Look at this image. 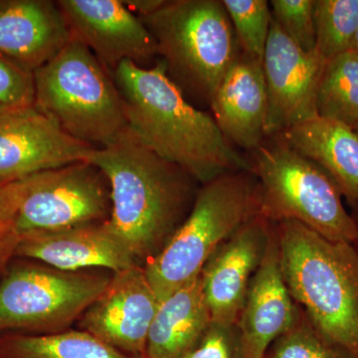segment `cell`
Segmentation results:
<instances>
[{
  "label": "cell",
  "instance_id": "7402d4cb",
  "mask_svg": "<svg viewBox=\"0 0 358 358\" xmlns=\"http://www.w3.org/2000/svg\"><path fill=\"white\" fill-rule=\"evenodd\" d=\"M317 117L355 129L358 122V53L346 51L324 64L317 86Z\"/></svg>",
  "mask_w": 358,
  "mask_h": 358
},
{
  "label": "cell",
  "instance_id": "7a4b0ae2",
  "mask_svg": "<svg viewBox=\"0 0 358 358\" xmlns=\"http://www.w3.org/2000/svg\"><path fill=\"white\" fill-rule=\"evenodd\" d=\"M89 162L109 181L112 210L108 225L145 264L157 255L183 222L196 195L197 181L136 140L128 128Z\"/></svg>",
  "mask_w": 358,
  "mask_h": 358
},
{
  "label": "cell",
  "instance_id": "5bb4252c",
  "mask_svg": "<svg viewBox=\"0 0 358 358\" xmlns=\"http://www.w3.org/2000/svg\"><path fill=\"white\" fill-rule=\"evenodd\" d=\"M273 222L254 216L223 242L208 259L200 277L211 322L236 324L250 282L262 262Z\"/></svg>",
  "mask_w": 358,
  "mask_h": 358
},
{
  "label": "cell",
  "instance_id": "4fadbf2b",
  "mask_svg": "<svg viewBox=\"0 0 358 358\" xmlns=\"http://www.w3.org/2000/svg\"><path fill=\"white\" fill-rule=\"evenodd\" d=\"M95 148L64 133L34 107L14 110L0 119V185L88 162Z\"/></svg>",
  "mask_w": 358,
  "mask_h": 358
},
{
  "label": "cell",
  "instance_id": "6da1fadb",
  "mask_svg": "<svg viewBox=\"0 0 358 358\" xmlns=\"http://www.w3.org/2000/svg\"><path fill=\"white\" fill-rule=\"evenodd\" d=\"M127 128L148 150L199 185L233 171H251V160L221 133L213 117L188 102L162 59L152 67L124 61L112 74Z\"/></svg>",
  "mask_w": 358,
  "mask_h": 358
},
{
  "label": "cell",
  "instance_id": "d6986e66",
  "mask_svg": "<svg viewBox=\"0 0 358 358\" xmlns=\"http://www.w3.org/2000/svg\"><path fill=\"white\" fill-rule=\"evenodd\" d=\"M278 136L320 164L336 181L348 205L358 200V136L352 128L317 117Z\"/></svg>",
  "mask_w": 358,
  "mask_h": 358
},
{
  "label": "cell",
  "instance_id": "1f68e13d",
  "mask_svg": "<svg viewBox=\"0 0 358 358\" xmlns=\"http://www.w3.org/2000/svg\"><path fill=\"white\" fill-rule=\"evenodd\" d=\"M20 110V109H11V108L4 107V106H0V119L1 117H6V115L10 114V113L14 112V110Z\"/></svg>",
  "mask_w": 358,
  "mask_h": 358
},
{
  "label": "cell",
  "instance_id": "8fae6325",
  "mask_svg": "<svg viewBox=\"0 0 358 358\" xmlns=\"http://www.w3.org/2000/svg\"><path fill=\"white\" fill-rule=\"evenodd\" d=\"M159 301L143 265L112 273L107 288L78 320L80 329L131 358H145Z\"/></svg>",
  "mask_w": 358,
  "mask_h": 358
},
{
  "label": "cell",
  "instance_id": "52a82bcc",
  "mask_svg": "<svg viewBox=\"0 0 358 358\" xmlns=\"http://www.w3.org/2000/svg\"><path fill=\"white\" fill-rule=\"evenodd\" d=\"M152 33L167 74L181 91L210 105L238 55L229 16L219 0H166L138 16Z\"/></svg>",
  "mask_w": 358,
  "mask_h": 358
},
{
  "label": "cell",
  "instance_id": "603a6c76",
  "mask_svg": "<svg viewBox=\"0 0 358 358\" xmlns=\"http://www.w3.org/2000/svg\"><path fill=\"white\" fill-rule=\"evenodd\" d=\"M315 51L324 60L352 50L358 31V0H315Z\"/></svg>",
  "mask_w": 358,
  "mask_h": 358
},
{
  "label": "cell",
  "instance_id": "9a60e30c",
  "mask_svg": "<svg viewBox=\"0 0 358 358\" xmlns=\"http://www.w3.org/2000/svg\"><path fill=\"white\" fill-rule=\"evenodd\" d=\"M300 310L282 277L273 223L265 255L250 282L237 320L245 358H264L273 341L293 327Z\"/></svg>",
  "mask_w": 358,
  "mask_h": 358
},
{
  "label": "cell",
  "instance_id": "484cf974",
  "mask_svg": "<svg viewBox=\"0 0 358 358\" xmlns=\"http://www.w3.org/2000/svg\"><path fill=\"white\" fill-rule=\"evenodd\" d=\"M273 20L306 52L315 50V0H272Z\"/></svg>",
  "mask_w": 358,
  "mask_h": 358
},
{
  "label": "cell",
  "instance_id": "83f0119b",
  "mask_svg": "<svg viewBox=\"0 0 358 358\" xmlns=\"http://www.w3.org/2000/svg\"><path fill=\"white\" fill-rule=\"evenodd\" d=\"M183 358H245L237 324L211 322Z\"/></svg>",
  "mask_w": 358,
  "mask_h": 358
},
{
  "label": "cell",
  "instance_id": "5b68a950",
  "mask_svg": "<svg viewBox=\"0 0 358 358\" xmlns=\"http://www.w3.org/2000/svg\"><path fill=\"white\" fill-rule=\"evenodd\" d=\"M259 214L273 223L293 220L334 242L355 244L358 230L333 178L281 136L253 152Z\"/></svg>",
  "mask_w": 358,
  "mask_h": 358
},
{
  "label": "cell",
  "instance_id": "3957f363",
  "mask_svg": "<svg viewBox=\"0 0 358 358\" xmlns=\"http://www.w3.org/2000/svg\"><path fill=\"white\" fill-rule=\"evenodd\" d=\"M275 224L289 294L320 333L358 358L357 249L296 221Z\"/></svg>",
  "mask_w": 358,
  "mask_h": 358
},
{
  "label": "cell",
  "instance_id": "30bf717a",
  "mask_svg": "<svg viewBox=\"0 0 358 358\" xmlns=\"http://www.w3.org/2000/svg\"><path fill=\"white\" fill-rule=\"evenodd\" d=\"M327 61L306 52L287 36L272 17L263 57L268 95L265 136H278L317 117V86Z\"/></svg>",
  "mask_w": 358,
  "mask_h": 358
},
{
  "label": "cell",
  "instance_id": "7c38bea8",
  "mask_svg": "<svg viewBox=\"0 0 358 358\" xmlns=\"http://www.w3.org/2000/svg\"><path fill=\"white\" fill-rule=\"evenodd\" d=\"M72 39L93 52L110 74L124 61L147 67L157 53L154 36L122 0H59Z\"/></svg>",
  "mask_w": 358,
  "mask_h": 358
},
{
  "label": "cell",
  "instance_id": "ba28073f",
  "mask_svg": "<svg viewBox=\"0 0 358 358\" xmlns=\"http://www.w3.org/2000/svg\"><path fill=\"white\" fill-rule=\"evenodd\" d=\"M112 274L39 264L7 268L0 281V334L67 331L107 288Z\"/></svg>",
  "mask_w": 358,
  "mask_h": 358
},
{
  "label": "cell",
  "instance_id": "ac0fdd59",
  "mask_svg": "<svg viewBox=\"0 0 358 358\" xmlns=\"http://www.w3.org/2000/svg\"><path fill=\"white\" fill-rule=\"evenodd\" d=\"M210 107L221 133L235 148L253 152L260 147L268 114L263 63L239 53L219 84Z\"/></svg>",
  "mask_w": 358,
  "mask_h": 358
},
{
  "label": "cell",
  "instance_id": "2e32d148",
  "mask_svg": "<svg viewBox=\"0 0 358 358\" xmlns=\"http://www.w3.org/2000/svg\"><path fill=\"white\" fill-rule=\"evenodd\" d=\"M15 257L67 272L103 268L115 273L138 264L107 221L28 233L20 237Z\"/></svg>",
  "mask_w": 358,
  "mask_h": 358
},
{
  "label": "cell",
  "instance_id": "cb8c5ba5",
  "mask_svg": "<svg viewBox=\"0 0 358 358\" xmlns=\"http://www.w3.org/2000/svg\"><path fill=\"white\" fill-rule=\"evenodd\" d=\"M237 43L247 57L263 63L272 13L266 0H222Z\"/></svg>",
  "mask_w": 358,
  "mask_h": 358
},
{
  "label": "cell",
  "instance_id": "d6a6232c",
  "mask_svg": "<svg viewBox=\"0 0 358 358\" xmlns=\"http://www.w3.org/2000/svg\"><path fill=\"white\" fill-rule=\"evenodd\" d=\"M352 50H355L358 53V31L357 33V36H355V42H353Z\"/></svg>",
  "mask_w": 358,
  "mask_h": 358
},
{
  "label": "cell",
  "instance_id": "f1b7e54d",
  "mask_svg": "<svg viewBox=\"0 0 358 358\" xmlns=\"http://www.w3.org/2000/svg\"><path fill=\"white\" fill-rule=\"evenodd\" d=\"M17 183L0 185V275H3L9 262L15 258L20 242L16 230Z\"/></svg>",
  "mask_w": 358,
  "mask_h": 358
},
{
  "label": "cell",
  "instance_id": "9c48e42d",
  "mask_svg": "<svg viewBox=\"0 0 358 358\" xmlns=\"http://www.w3.org/2000/svg\"><path fill=\"white\" fill-rule=\"evenodd\" d=\"M16 183L20 239L28 233L109 220V181L98 166L87 160L40 171Z\"/></svg>",
  "mask_w": 358,
  "mask_h": 358
},
{
  "label": "cell",
  "instance_id": "4dcf8cb0",
  "mask_svg": "<svg viewBox=\"0 0 358 358\" xmlns=\"http://www.w3.org/2000/svg\"><path fill=\"white\" fill-rule=\"evenodd\" d=\"M350 208H352V211H350V214H352V217L353 220H355V225H357V230H358V200L355 202V203H352V205H350ZM355 248L357 249L358 251V239L357 241L355 242Z\"/></svg>",
  "mask_w": 358,
  "mask_h": 358
},
{
  "label": "cell",
  "instance_id": "d4e9b609",
  "mask_svg": "<svg viewBox=\"0 0 358 358\" xmlns=\"http://www.w3.org/2000/svg\"><path fill=\"white\" fill-rule=\"evenodd\" d=\"M264 358L355 357L320 333L301 308L293 327L273 341Z\"/></svg>",
  "mask_w": 358,
  "mask_h": 358
},
{
  "label": "cell",
  "instance_id": "f546056e",
  "mask_svg": "<svg viewBox=\"0 0 358 358\" xmlns=\"http://www.w3.org/2000/svg\"><path fill=\"white\" fill-rule=\"evenodd\" d=\"M129 10L138 16H145L157 11L166 0H122Z\"/></svg>",
  "mask_w": 358,
  "mask_h": 358
},
{
  "label": "cell",
  "instance_id": "8992f818",
  "mask_svg": "<svg viewBox=\"0 0 358 358\" xmlns=\"http://www.w3.org/2000/svg\"><path fill=\"white\" fill-rule=\"evenodd\" d=\"M34 80L35 109L75 140L101 148L127 128L114 78L81 42L71 40Z\"/></svg>",
  "mask_w": 358,
  "mask_h": 358
},
{
  "label": "cell",
  "instance_id": "ffe728a7",
  "mask_svg": "<svg viewBox=\"0 0 358 358\" xmlns=\"http://www.w3.org/2000/svg\"><path fill=\"white\" fill-rule=\"evenodd\" d=\"M210 322L199 275L160 301L148 331L145 358H183Z\"/></svg>",
  "mask_w": 358,
  "mask_h": 358
},
{
  "label": "cell",
  "instance_id": "277c9868",
  "mask_svg": "<svg viewBox=\"0 0 358 358\" xmlns=\"http://www.w3.org/2000/svg\"><path fill=\"white\" fill-rule=\"evenodd\" d=\"M258 214L251 171H233L200 185L183 222L143 265L159 303L196 279L215 250Z\"/></svg>",
  "mask_w": 358,
  "mask_h": 358
},
{
  "label": "cell",
  "instance_id": "836d02e7",
  "mask_svg": "<svg viewBox=\"0 0 358 358\" xmlns=\"http://www.w3.org/2000/svg\"><path fill=\"white\" fill-rule=\"evenodd\" d=\"M353 131H355V134H357L358 136V122H357V127H355V129H353Z\"/></svg>",
  "mask_w": 358,
  "mask_h": 358
},
{
  "label": "cell",
  "instance_id": "44dd1931",
  "mask_svg": "<svg viewBox=\"0 0 358 358\" xmlns=\"http://www.w3.org/2000/svg\"><path fill=\"white\" fill-rule=\"evenodd\" d=\"M0 358H131L87 331L0 334Z\"/></svg>",
  "mask_w": 358,
  "mask_h": 358
},
{
  "label": "cell",
  "instance_id": "e0dca14e",
  "mask_svg": "<svg viewBox=\"0 0 358 358\" xmlns=\"http://www.w3.org/2000/svg\"><path fill=\"white\" fill-rule=\"evenodd\" d=\"M72 40L57 1L0 0V54L36 71Z\"/></svg>",
  "mask_w": 358,
  "mask_h": 358
},
{
  "label": "cell",
  "instance_id": "4316f807",
  "mask_svg": "<svg viewBox=\"0 0 358 358\" xmlns=\"http://www.w3.org/2000/svg\"><path fill=\"white\" fill-rule=\"evenodd\" d=\"M34 101V72L0 54V106L25 109Z\"/></svg>",
  "mask_w": 358,
  "mask_h": 358
}]
</instances>
